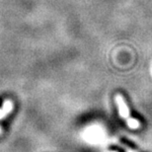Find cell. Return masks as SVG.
<instances>
[{"label":"cell","instance_id":"cell-1","mask_svg":"<svg viewBox=\"0 0 152 152\" xmlns=\"http://www.w3.org/2000/svg\"><path fill=\"white\" fill-rule=\"evenodd\" d=\"M115 101H117L121 117L126 118V121H127L129 118V109H127V106L126 104V102H124V98L121 95H117V97H115Z\"/></svg>","mask_w":152,"mask_h":152},{"label":"cell","instance_id":"cell-2","mask_svg":"<svg viewBox=\"0 0 152 152\" xmlns=\"http://www.w3.org/2000/svg\"><path fill=\"white\" fill-rule=\"evenodd\" d=\"M13 110V102L11 100H6L3 103L2 108L0 109V120L4 118L5 117H7V115H9Z\"/></svg>","mask_w":152,"mask_h":152},{"label":"cell","instance_id":"cell-3","mask_svg":"<svg viewBox=\"0 0 152 152\" xmlns=\"http://www.w3.org/2000/svg\"><path fill=\"white\" fill-rule=\"evenodd\" d=\"M127 124H129L130 127H132V129H135V127H137L139 126V123L137 121L133 120V118H129V120H127Z\"/></svg>","mask_w":152,"mask_h":152},{"label":"cell","instance_id":"cell-4","mask_svg":"<svg viewBox=\"0 0 152 152\" xmlns=\"http://www.w3.org/2000/svg\"><path fill=\"white\" fill-rule=\"evenodd\" d=\"M2 133V129H1V127H0V134Z\"/></svg>","mask_w":152,"mask_h":152}]
</instances>
